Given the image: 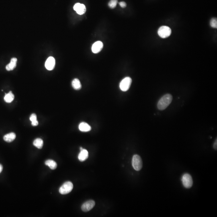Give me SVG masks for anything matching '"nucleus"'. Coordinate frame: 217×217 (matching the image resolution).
<instances>
[{"instance_id":"nucleus-24","label":"nucleus","mask_w":217,"mask_h":217,"mask_svg":"<svg viewBox=\"0 0 217 217\" xmlns=\"http://www.w3.org/2000/svg\"><path fill=\"white\" fill-rule=\"evenodd\" d=\"M3 166L1 164H0V173L2 172V171H3Z\"/></svg>"},{"instance_id":"nucleus-17","label":"nucleus","mask_w":217,"mask_h":217,"mask_svg":"<svg viewBox=\"0 0 217 217\" xmlns=\"http://www.w3.org/2000/svg\"><path fill=\"white\" fill-rule=\"evenodd\" d=\"M45 164L46 165L49 166L52 170H54L57 166V164L56 162L52 160H48L46 161Z\"/></svg>"},{"instance_id":"nucleus-3","label":"nucleus","mask_w":217,"mask_h":217,"mask_svg":"<svg viewBox=\"0 0 217 217\" xmlns=\"http://www.w3.org/2000/svg\"><path fill=\"white\" fill-rule=\"evenodd\" d=\"M158 33L160 38H166L171 36V30L168 26H161L158 29Z\"/></svg>"},{"instance_id":"nucleus-5","label":"nucleus","mask_w":217,"mask_h":217,"mask_svg":"<svg viewBox=\"0 0 217 217\" xmlns=\"http://www.w3.org/2000/svg\"><path fill=\"white\" fill-rule=\"evenodd\" d=\"M182 181L183 186L186 188H190L193 186V179L190 174H185L183 176Z\"/></svg>"},{"instance_id":"nucleus-6","label":"nucleus","mask_w":217,"mask_h":217,"mask_svg":"<svg viewBox=\"0 0 217 217\" xmlns=\"http://www.w3.org/2000/svg\"><path fill=\"white\" fill-rule=\"evenodd\" d=\"M132 82L131 79L129 77H126L122 80L120 83V87L121 90L123 91H126L130 88Z\"/></svg>"},{"instance_id":"nucleus-20","label":"nucleus","mask_w":217,"mask_h":217,"mask_svg":"<svg viewBox=\"0 0 217 217\" xmlns=\"http://www.w3.org/2000/svg\"><path fill=\"white\" fill-rule=\"evenodd\" d=\"M117 3H118L117 0H111L108 3V5L110 8L114 9L116 7Z\"/></svg>"},{"instance_id":"nucleus-22","label":"nucleus","mask_w":217,"mask_h":217,"mask_svg":"<svg viewBox=\"0 0 217 217\" xmlns=\"http://www.w3.org/2000/svg\"><path fill=\"white\" fill-rule=\"evenodd\" d=\"M119 5L121 7H122V8H125L126 6V3L125 2H123V1L120 2L119 3Z\"/></svg>"},{"instance_id":"nucleus-12","label":"nucleus","mask_w":217,"mask_h":217,"mask_svg":"<svg viewBox=\"0 0 217 217\" xmlns=\"http://www.w3.org/2000/svg\"><path fill=\"white\" fill-rule=\"evenodd\" d=\"M88 157V153L87 150L83 149L80 150V153L78 156V158L81 162H83L87 159Z\"/></svg>"},{"instance_id":"nucleus-10","label":"nucleus","mask_w":217,"mask_h":217,"mask_svg":"<svg viewBox=\"0 0 217 217\" xmlns=\"http://www.w3.org/2000/svg\"><path fill=\"white\" fill-rule=\"evenodd\" d=\"M103 45L101 41H97L95 42L92 47V51L95 54L99 53L102 50Z\"/></svg>"},{"instance_id":"nucleus-1","label":"nucleus","mask_w":217,"mask_h":217,"mask_svg":"<svg viewBox=\"0 0 217 217\" xmlns=\"http://www.w3.org/2000/svg\"><path fill=\"white\" fill-rule=\"evenodd\" d=\"M172 100V96L171 94L164 95L159 100L157 104V107L160 110L165 109L171 103Z\"/></svg>"},{"instance_id":"nucleus-16","label":"nucleus","mask_w":217,"mask_h":217,"mask_svg":"<svg viewBox=\"0 0 217 217\" xmlns=\"http://www.w3.org/2000/svg\"><path fill=\"white\" fill-rule=\"evenodd\" d=\"M14 98V95L13 94L11 91H10L9 93L5 94V95L4 97V100L6 103H10L13 101Z\"/></svg>"},{"instance_id":"nucleus-14","label":"nucleus","mask_w":217,"mask_h":217,"mask_svg":"<svg viewBox=\"0 0 217 217\" xmlns=\"http://www.w3.org/2000/svg\"><path fill=\"white\" fill-rule=\"evenodd\" d=\"M15 138H16V134L13 132L6 134L3 137L4 140L7 142H13L15 139Z\"/></svg>"},{"instance_id":"nucleus-2","label":"nucleus","mask_w":217,"mask_h":217,"mask_svg":"<svg viewBox=\"0 0 217 217\" xmlns=\"http://www.w3.org/2000/svg\"><path fill=\"white\" fill-rule=\"evenodd\" d=\"M132 165L136 171H139L142 167V161L141 158L138 155H135L132 158Z\"/></svg>"},{"instance_id":"nucleus-19","label":"nucleus","mask_w":217,"mask_h":217,"mask_svg":"<svg viewBox=\"0 0 217 217\" xmlns=\"http://www.w3.org/2000/svg\"><path fill=\"white\" fill-rule=\"evenodd\" d=\"M30 120L31 122V124L33 126H37L38 124V122L37 120V116L36 114H33L30 117Z\"/></svg>"},{"instance_id":"nucleus-15","label":"nucleus","mask_w":217,"mask_h":217,"mask_svg":"<svg viewBox=\"0 0 217 217\" xmlns=\"http://www.w3.org/2000/svg\"><path fill=\"white\" fill-rule=\"evenodd\" d=\"M72 87L74 88V89L76 90H79L82 87L81 84L80 83V80L78 79H75L72 80Z\"/></svg>"},{"instance_id":"nucleus-4","label":"nucleus","mask_w":217,"mask_h":217,"mask_svg":"<svg viewBox=\"0 0 217 217\" xmlns=\"http://www.w3.org/2000/svg\"><path fill=\"white\" fill-rule=\"evenodd\" d=\"M73 188L72 183L67 181L63 184L59 189V192L62 195H66L70 193Z\"/></svg>"},{"instance_id":"nucleus-18","label":"nucleus","mask_w":217,"mask_h":217,"mask_svg":"<svg viewBox=\"0 0 217 217\" xmlns=\"http://www.w3.org/2000/svg\"><path fill=\"white\" fill-rule=\"evenodd\" d=\"M33 144L34 146L36 147H37L38 149H41L43 147L44 143L42 139L38 138L34 140Z\"/></svg>"},{"instance_id":"nucleus-9","label":"nucleus","mask_w":217,"mask_h":217,"mask_svg":"<svg viewBox=\"0 0 217 217\" xmlns=\"http://www.w3.org/2000/svg\"><path fill=\"white\" fill-rule=\"evenodd\" d=\"M55 66V60L53 57H50L47 58L45 63V67L47 70L52 71Z\"/></svg>"},{"instance_id":"nucleus-7","label":"nucleus","mask_w":217,"mask_h":217,"mask_svg":"<svg viewBox=\"0 0 217 217\" xmlns=\"http://www.w3.org/2000/svg\"><path fill=\"white\" fill-rule=\"evenodd\" d=\"M95 201L93 200L87 201L82 204L81 207L82 210L84 212H87L91 210L95 206Z\"/></svg>"},{"instance_id":"nucleus-11","label":"nucleus","mask_w":217,"mask_h":217,"mask_svg":"<svg viewBox=\"0 0 217 217\" xmlns=\"http://www.w3.org/2000/svg\"><path fill=\"white\" fill-rule=\"evenodd\" d=\"M17 60L15 58H13L11 60V62L7 64L6 67V69L7 71H11L15 68L17 66Z\"/></svg>"},{"instance_id":"nucleus-13","label":"nucleus","mask_w":217,"mask_h":217,"mask_svg":"<svg viewBox=\"0 0 217 217\" xmlns=\"http://www.w3.org/2000/svg\"><path fill=\"white\" fill-rule=\"evenodd\" d=\"M79 129L80 131L82 132H88L90 131L91 130V128L89 125H88L87 123H81L79 125Z\"/></svg>"},{"instance_id":"nucleus-21","label":"nucleus","mask_w":217,"mask_h":217,"mask_svg":"<svg viewBox=\"0 0 217 217\" xmlns=\"http://www.w3.org/2000/svg\"><path fill=\"white\" fill-rule=\"evenodd\" d=\"M210 25L212 27L214 28H217V20L215 18H212L210 22Z\"/></svg>"},{"instance_id":"nucleus-8","label":"nucleus","mask_w":217,"mask_h":217,"mask_svg":"<svg viewBox=\"0 0 217 217\" xmlns=\"http://www.w3.org/2000/svg\"><path fill=\"white\" fill-rule=\"evenodd\" d=\"M74 9L78 14L82 15L84 14L86 11V6L82 4L77 3L74 6Z\"/></svg>"},{"instance_id":"nucleus-23","label":"nucleus","mask_w":217,"mask_h":217,"mask_svg":"<svg viewBox=\"0 0 217 217\" xmlns=\"http://www.w3.org/2000/svg\"><path fill=\"white\" fill-rule=\"evenodd\" d=\"M214 148L216 150H217V139H216V140H215V142L214 143Z\"/></svg>"}]
</instances>
